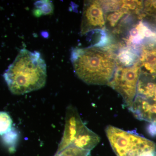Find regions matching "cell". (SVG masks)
Instances as JSON below:
<instances>
[{"label": "cell", "mask_w": 156, "mask_h": 156, "mask_svg": "<svg viewBox=\"0 0 156 156\" xmlns=\"http://www.w3.org/2000/svg\"><path fill=\"white\" fill-rule=\"evenodd\" d=\"M47 71L46 62L38 51L23 49L3 76L10 92L21 95L44 87Z\"/></svg>", "instance_id": "cell-1"}, {"label": "cell", "mask_w": 156, "mask_h": 156, "mask_svg": "<svg viewBox=\"0 0 156 156\" xmlns=\"http://www.w3.org/2000/svg\"><path fill=\"white\" fill-rule=\"evenodd\" d=\"M116 55L97 46L73 48L70 59L76 74L88 85H108L117 67Z\"/></svg>", "instance_id": "cell-2"}, {"label": "cell", "mask_w": 156, "mask_h": 156, "mask_svg": "<svg viewBox=\"0 0 156 156\" xmlns=\"http://www.w3.org/2000/svg\"><path fill=\"white\" fill-rule=\"evenodd\" d=\"M105 132L117 156H156L155 144L138 134L112 126Z\"/></svg>", "instance_id": "cell-3"}, {"label": "cell", "mask_w": 156, "mask_h": 156, "mask_svg": "<svg viewBox=\"0 0 156 156\" xmlns=\"http://www.w3.org/2000/svg\"><path fill=\"white\" fill-rule=\"evenodd\" d=\"M65 122L64 133L57 151L73 146L90 151L100 142V137L87 128L74 107H68Z\"/></svg>", "instance_id": "cell-4"}, {"label": "cell", "mask_w": 156, "mask_h": 156, "mask_svg": "<svg viewBox=\"0 0 156 156\" xmlns=\"http://www.w3.org/2000/svg\"><path fill=\"white\" fill-rule=\"evenodd\" d=\"M129 110L136 119L156 124V76L140 74L136 96Z\"/></svg>", "instance_id": "cell-5"}, {"label": "cell", "mask_w": 156, "mask_h": 156, "mask_svg": "<svg viewBox=\"0 0 156 156\" xmlns=\"http://www.w3.org/2000/svg\"><path fill=\"white\" fill-rule=\"evenodd\" d=\"M140 74L138 61L129 66L117 65L113 76L108 85L121 95L128 109L136 96Z\"/></svg>", "instance_id": "cell-6"}, {"label": "cell", "mask_w": 156, "mask_h": 156, "mask_svg": "<svg viewBox=\"0 0 156 156\" xmlns=\"http://www.w3.org/2000/svg\"><path fill=\"white\" fill-rule=\"evenodd\" d=\"M105 28V14L101 1H84L80 27L81 34Z\"/></svg>", "instance_id": "cell-7"}, {"label": "cell", "mask_w": 156, "mask_h": 156, "mask_svg": "<svg viewBox=\"0 0 156 156\" xmlns=\"http://www.w3.org/2000/svg\"><path fill=\"white\" fill-rule=\"evenodd\" d=\"M138 61L141 73L156 76V41L143 45Z\"/></svg>", "instance_id": "cell-8"}, {"label": "cell", "mask_w": 156, "mask_h": 156, "mask_svg": "<svg viewBox=\"0 0 156 156\" xmlns=\"http://www.w3.org/2000/svg\"><path fill=\"white\" fill-rule=\"evenodd\" d=\"M130 14L128 11L125 9H120L115 11L105 12V19L106 27L110 29L115 28L118 26V23L121 21L127 14Z\"/></svg>", "instance_id": "cell-9"}, {"label": "cell", "mask_w": 156, "mask_h": 156, "mask_svg": "<svg viewBox=\"0 0 156 156\" xmlns=\"http://www.w3.org/2000/svg\"><path fill=\"white\" fill-rule=\"evenodd\" d=\"M117 65L122 66H129L136 63V54L132 53L128 49H124L121 50L116 56Z\"/></svg>", "instance_id": "cell-10"}, {"label": "cell", "mask_w": 156, "mask_h": 156, "mask_svg": "<svg viewBox=\"0 0 156 156\" xmlns=\"http://www.w3.org/2000/svg\"><path fill=\"white\" fill-rule=\"evenodd\" d=\"M34 15L39 17L42 15L52 14L54 10L53 3L50 1H37L35 3Z\"/></svg>", "instance_id": "cell-11"}, {"label": "cell", "mask_w": 156, "mask_h": 156, "mask_svg": "<svg viewBox=\"0 0 156 156\" xmlns=\"http://www.w3.org/2000/svg\"><path fill=\"white\" fill-rule=\"evenodd\" d=\"M19 138V133L15 128H12L6 134L2 135L3 144L7 147L10 151H13L17 145Z\"/></svg>", "instance_id": "cell-12"}, {"label": "cell", "mask_w": 156, "mask_h": 156, "mask_svg": "<svg viewBox=\"0 0 156 156\" xmlns=\"http://www.w3.org/2000/svg\"><path fill=\"white\" fill-rule=\"evenodd\" d=\"M90 152L73 146H70L62 150L57 151L54 156H88Z\"/></svg>", "instance_id": "cell-13"}, {"label": "cell", "mask_w": 156, "mask_h": 156, "mask_svg": "<svg viewBox=\"0 0 156 156\" xmlns=\"http://www.w3.org/2000/svg\"><path fill=\"white\" fill-rule=\"evenodd\" d=\"M13 121L9 114L5 112H0V135L9 132L12 128Z\"/></svg>", "instance_id": "cell-14"}, {"label": "cell", "mask_w": 156, "mask_h": 156, "mask_svg": "<svg viewBox=\"0 0 156 156\" xmlns=\"http://www.w3.org/2000/svg\"><path fill=\"white\" fill-rule=\"evenodd\" d=\"M142 12L144 15L152 16L156 18V1L143 2Z\"/></svg>", "instance_id": "cell-15"}, {"label": "cell", "mask_w": 156, "mask_h": 156, "mask_svg": "<svg viewBox=\"0 0 156 156\" xmlns=\"http://www.w3.org/2000/svg\"><path fill=\"white\" fill-rule=\"evenodd\" d=\"M147 131L152 136L156 135V124L151 123L150 125L148 126Z\"/></svg>", "instance_id": "cell-16"}]
</instances>
